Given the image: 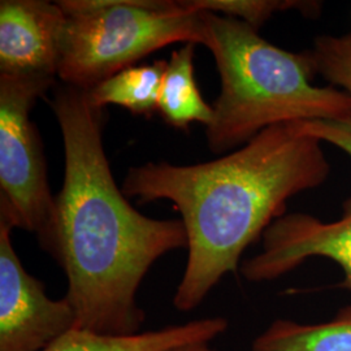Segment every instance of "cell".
Listing matches in <instances>:
<instances>
[{"mask_svg":"<svg viewBox=\"0 0 351 351\" xmlns=\"http://www.w3.org/2000/svg\"><path fill=\"white\" fill-rule=\"evenodd\" d=\"M51 107L63 134L65 172L47 252L68 280L77 328L101 335L141 332L137 291L151 265L188 249L182 220L143 216L117 188L103 149V108L86 90L60 85Z\"/></svg>","mask_w":351,"mask_h":351,"instance_id":"1","label":"cell"},{"mask_svg":"<svg viewBox=\"0 0 351 351\" xmlns=\"http://www.w3.org/2000/svg\"><path fill=\"white\" fill-rule=\"evenodd\" d=\"M330 173L322 142L295 123L269 126L242 149L208 163H146L129 169L123 193L138 203L167 199L182 216L188 263L173 306L195 310L265 229L285 215L287 202L320 186Z\"/></svg>","mask_w":351,"mask_h":351,"instance_id":"2","label":"cell"},{"mask_svg":"<svg viewBox=\"0 0 351 351\" xmlns=\"http://www.w3.org/2000/svg\"><path fill=\"white\" fill-rule=\"evenodd\" d=\"M204 46L213 52L221 80L207 128L213 152L247 143L278 124L333 120L351 114V95L335 86L313 85L310 51L293 53L267 42L255 27L203 11Z\"/></svg>","mask_w":351,"mask_h":351,"instance_id":"3","label":"cell"},{"mask_svg":"<svg viewBox=\"0 0 351 351\" xmlns=\"http://www.w3.org/2000/svg\"><path fill=\"white\" fill-rule=\"evenodd\" d=\"M58 77L90 91L168 45L206 42L203 11L188 0H60Z\"/></svg>","mask_w":351,"mask_h":351,"instance_id":"4","label":"cell"},{"mask_svg":"<svg viewBox=\"0 0 351 351\" xmlns=\"http://www.w3.org/2000/svg\"><path fill=\"white\" fill-rule=\"evenodd\" d=\"M55 78L0 75V219L50 245L56 197L52 195L46 160L30 111Z\"/></svg>","mask_w":351,"mask_h":351,"instance_id":"5","label":"cell"},{"mask_svg":"<svg viewBox=\"0 0 351 351\" xmlns=\"http://www.w3.org/2000/svg\"><path fill=\"white\" fill-rule=\"evenodd\" d=\"M13 226L0 219V351H43L77 328L75 308L55 301L27 274L11 241Z\"/></svg>","mask_w":351,"mask_h":351,"instance_id":"6","label":"cell"},{"mask_svg":"<svg viewBox=\"0 0 351 351\" xmlns=\"http://www.w3.org/2000/svg\"><path fill=\"white\" fill-rule=\"evenodd\" d=\"M262 250L243 262L251 282L280 278L311 258H326L343 269L341 289L351 290V197L339 220L326 223L308 213H285L263 233Z\"/></svg>","mask_w":351,"mask_h":351,"instance_id":"7","label":"cell"},{"mask_svg":"<svg viewBox=\"0 0 351 351\" xmlns=\"http://www.w3.org/2000/svg\"><path fill=\"white\" fill-rule=\"evenodd\" d=\"M65 13L58 3L0 1V75H58Z\"/></svg>","mask_w":351,"mask_h":351,"instance_id":"8","label":"cell"},{"mask_svg":"<svg viewBox=\"0 0 351 351\" xmlns=\"http://www.w3.org/2000/svg\"><path fill=\"white\" fill-rule=\"evenodd\" d=\"M226 317H204L129 336L101 335L75 328L43 351H169L194 343H210L226 333Z\"/></svg>","mask_w":351,"mask_h":351,"instance_id":"9","label":"cell"},{"mask_svg":"<svg viewBox=\"0 0 351 351\" xmlns=\"http://www.w3.org/2000/svg\"><path fill=\"white\" fill-rule=\"evenodd\" d=\"M251 351H351V304L316 324L276 319L254 339Z\"/></svg>","mask_w":351,"mask_h":351,"instance_id":"10","label":"cell"},{"mask_svg":"<svg viewBox=\"0 0 351 351\" xmlns=\"http://www.w3.org/2000/svg\"><path fill=\"white\" fill-rule=\"evenodd\" d=\"M194 43L176 50L167 65L158 110L169 125L188 129L193 123L210 125L213 110L203 101L194 77Z\"/></svg>","mask_w":351,"mask_h":351,"instance_id":"11","label":"cell"},{"mask_svg":"<svg viewBox=\"0 0 351 351\" xmlns=\"http://www.w3.org/2000/svg\"><path fill=\"white\" fill-rule=\"evenodd\" d=\"M167 65V62L159 60L150 65L130 66L90 90V98L99 108L117 104L136 114L150 116L158 110Z\"/></svg>","mask_w":351,"mask_h":351,"instance_id":"12","label":"cell"},{"mask_svg":"<svg viewBox=\"0 0 351 351\" xmlns=\"http://www.w3.org/2000/svg\"><path fill=\"white\" fill-rule=\"evenodd\" d=\"M189 5L197 11L217 13L237 19L256 30L278 11L298 10L304 14H317V1H280V0H188Z\"/></svg>","mask_w":351,"mask_h":351,"instance_id":"13","label":"cell"},{"mask_svg":"<svg viewBox=\"0 0 351 351\" xmlns=\"http://www.w3.org/2000/svg\"><path fill=\"white\" fill-rule=\"evenodd\" d=\"M310 53L316 73L351 95V34L317 37Z\"/></svg>","mask_w":351,"mask_h":351,"instance_id":"14","label":"cell"},{"mask_svg":"<svg viewBox=\"0 0 351 351\" xmlns=\"http://www.w3.org/2000/svg\"><path fill=\"white\" fill-rule=\"evenodd\" d=\"M303 134L335 145L351 156V114L333 120L295 123Z\"/></svg>","mask_w":351,"mask_h":351,"instance_id":"15","label":"cell"},{"mask_svg":"<svg viewBox=\"0 0 351 351\" xmlns=\"http://www.w3.org/2000/svg\"><path fill=\"white\" fill-rule=\"evenodd\" d=\"M169 351H216L211 349L208 346V343H194V345H186V346H181L173 350Z\"/></svg>","mask_w":351,"mask_h":351,"instance_id":"16","label":"cell"}]
</instances>
